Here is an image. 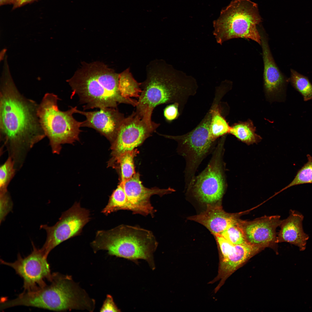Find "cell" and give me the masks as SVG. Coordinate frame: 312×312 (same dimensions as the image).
<instances>
[{
	"label": "cell",
	"mask_w": 312,
	"mask_h": 312,
	"mask_svg": "<svg viewBox=\"0 0 312 312\" xmlns=\"http://www.w3.org/2000/svg\"><path fill=\"white\" fill-rule=\"evenodd\" d=\"M13 0H0L1 5L7 4L12 3Z\"/></svg>",
	"instance_id": "1f68e13d"
},
{
	"label": "cell",
	"mask_w": 312,
	"mask_h": 312,
	"mask_svg": "<svg viewBox=\"0 0 312 312\" xmlns=\"http://www.w3.org/2000/svg\"><path fill=\"white\" fill-rule=\"evenodd\" d=\"M180 114L179 106L177 103L169 104L164 110V117L168 122H170L177 119Z\"/></svg>",
	"instance_id": "f1b7e54d"
},
{
	"label": "cell",
	"mask_w": 312,
	"mask_h": 312,
	"mask_svg": "<svg viewBox=\"0 0 312 312\" xmlns=\"http://www.w3.org/2000/svg\"><path fill=\"white\" fill-rule=\"evenodd\" d=\"M120 310L117 307L112 296L108 294L104 302L100 312H119Z\"/></svg>",
	"instance_id": "f546056e"
},
{
	"label": "cell",
	"mask_w": 312,
	"mask_h": 312,
	"mask_svg": "<svg viewBox=\"0 0 312 312\" xmlns=\"http://www.w3.org/2000/svg\"><path fill=\"white\" fill-rule=\"evenodd\" d=\"M146 72V79L141 84L142 92L136 106L135 112L141 118L151 120L154 109L162 104L177 103L181 113L189 99L197 92L198 85L193 77L164 61L151 62Z\"/></svg>",
	"instance_id": "7a4b0ae2"
},
{
	"label": "cell",
	"mask_w": 312,
	"mask_h": 312,
	"mask_svg": "<svg viewBox=\"0 0 312 312\" xmlns=\"http://www.w3.org/2000/svg\"><path fill=\"white\" fill-rule=\"evenodd\" d=\"M211 115L208 112L198 125L190 132L180 135H171L158 133L166 138L176 141L177 152L186 162L185 177L187 186L195 176L199 165L213 148L215 140L211 136L210 123Z\"/></svg>",
	"instance_id": "ba28073f"
},
{
	"label": "cell",
	"mask_w": 312,
	"mask_h": 312,
	"mask_svg": "<svg viewBox=\"0 0 312 312\" xmlns=\"http://www.w3.org/2000/svg\"><path fill=\"white\" fill-rule=\"evenodd\" d=\"M223 95L216 93L210 110L211 114L210 132L212 136L215 140L229 133L231 127L222 116L220 108L219 102Z\"/></svg>",
	"instance_id": "d6986e66"
},
{
	"label": "cell",
	"mask_w": 312,
	"mask_h": 312,
	"mask_svg": "<svg viewBox=\"0 0 312 312\" xmlns=\"http://www.w3.org/2000/svg\"><path fill=\"white\" fill-rule=\"evenodd\" d=\"M39 106L19 92L10 76L2 77L0 140L17 170L22 166L30 150L46 136L38 115Z\"/></svg>",
	"instance_id": "6da1fadb"
},
{
	"label": "cell",
	"mask_w": 312,
	"mask_h": 312,
	"mask_svg": "<svg viewBox=\"0 0 312 312\" xmlns=\"http://www.w3.org/2000/svg\"><path fill=\"white\" fill-rule=\"evenodd\" d=\"M159 125L153 121L150 122L141 118L135 112L125 118L112 142V164L122 154L141 145Z\"/></svg>",
	"instance_id": "7c38bea8"
},
{
	"label": "cell",
	"mask_w": 312,
	"mask_h": 312,
	"mask_svg": "<svg viewBox=\"0 0 312 312\" xmlns=\"http://www.w3.org/2000/svg\"><path fill=\"white\" fill-rule=\"evenodd\" d=\"M16 170L13 160L8 157L0 168V193L8 191V186L14 177Z\"/></svg>",
	"instance_id": "484cf974"
},
{
	"label": "cell",
	"mask_w": 312,
	"mask_h": 312,
	"mask_svg": "<svg viewBox=\"0 0 312 312\" xmlns=\"http://www.w3.org/2000/svg\"><path fill=\"white\" fill-rule=\"evenodd\" d=\"M304 218L300 213L291 209L288 217L282 220L277 242L289 243L298 247L300 251L304 250L309 237L303 230Z\"/></svg>",
	"instance_id": "e0dca14e"
},
{
	"label": "cell",
	"mask_w": 312,
	"mask_h": 312,
	"mask_svg": "<svg viewBox=\"0 0 312 312\" xmlns=\"http://www.w3.org/2000/svg\"><path fill=\"white\" fill-rule=\"evenodd\" d=\"M60 99L52 93H46L39 104L38 114L46 136L48 138L53 153L59 154L62 144L78 140L82 122L73 116L77 107L60 110L57 102Z\"/></svg>",
	"instance_id": "52a82bcc"
},
{
	"label": "cell",
	"mask_w": 312,
	"mask_h": 312,
	"mask_svg": "<svg viewBox=\"0 0 312 312\" xmlns=\"http://www.w3.org/2000/svg\"><path fill=\"white\" fill-rule=\"evenodd\" d=\"M158 245L151 231L124 224L108 230L97 231L90 243L95 253L105 250L109 255L133 261L144 259L153 270L155 268L153 254Z\"/></svg>",
	"instance_id": "5b68a950"
},
{
	"label": "cell",
	"mask_w": 312,
	"mask_h": 312,
	"mask_svg": "<svg viewBox=\"0 0 312 312\" xmlns=\"http://www.w3.org/2000/svg\"><path fill=\"white\" fill-rule=\"evenodd\" d=\"M281 221L279 216H265L250 221L240 219L238 224L247 242L264 248L277 243L276 230Z\"/></svg>",
	"instance_id": "5bb4252c"
},
{
	"label": "cell",
	"mask_w": 312,
	"mask_h": 312,
	"mask_svg": "<svg viewBox=\"0 0 312 312\" xmlns=\"http://www.w3.org/2000/svg\"><path fill=\"white\" fill-rule=\"evenodd\" d=\"M289 81L294 88L302 95L305 101L312 99V84L307 78L291 69Z\"/></svg>",
	"instance_id": "cb8c5ba5"
},
{
	"label": "cell",
	"mask_w": 312,
	"mask_h": 312,
	"mask_svg": "<svg viewBox=\"0 0 312 312\" xmlns=\"http://www.w3.org/2000/svg\"><path fill=\"white\" fill-rule=\"evenodd\" d=\"M136 148L125 152L119 157L113 165H116L119 169L120 181H125L130 179L136 173L134 159L138 153Z\"/></svg>",
	"instance_id": "7402d4cb"
},
{
	"label": "cell",
	"mask_w": 312,
	"mask_h": 312,
	"mask_svg": "<svg viewBox=\"0 0 312 312\" xmlns=\"http://www.w3.org/2000/svg\"><path fill=\"white\" fill-rule=\"evenodd\" d=\"M35 0H13V8H16L31 2Z\"/></svg>",
	"instance_id": "4dcf8cb0"
},
{
	"label": "cell",
	"mask_w": 312,
	"mask_h": 312,
	"mask_svg": "<svg viewBox=\"0 0 312 312\" xmlns=\"http://www.w3.org/2000/svg\"><path fill=\"white\" fill-rule=\"evenodd\" d=\"M120 210H126V197L123 184L120 182L110 196L108 203L101 212L106 216Z\"/></svg>",
	"instance_id": "603a6c76"
},
{
	"label": "cell",
	"mask_w": 312,
	"mask_h": 312,
	"mask_svg": "<svg viewBox=\"0 0 312 312\" xmlns=\"http://www.w3.org/2000/svg\"><path fill=\"white\" fill-rule=\"evenodd\" d=\"M261 21L256 3L250 0H234L214 21L213 34L220 44L231 39L242 38L260 45L261 36L257 26Z\"/></svg>",
	"instance_id": "8992f818"
},
{
	"label": "cell",
	"mask_w": 312,
	"mask_h": 312,
	"mask_svg": "<svg viewBox=\"0 0 312 312\" xmlns=\"http://www.w3.org/2000/svg\"><path fill=\"white\" fill-rule=\"evenodd\" d=\"M225 136L221 137L205 168L195 176L186 187L188 192L200 202L213 204L220 201L226 188L223 160Z\"/></svg>",
	"instance_id": "9c48e42d"
},
{
	"label": "cell",
	"mask_w": 312,
	"mask_h": 312,
	"mask_svg": "<svg viewBox=\"0 0 312 312\" xmlns=\"http://www.w3.org/2000/svg\"><path fill=\"white\" fill-rule=\"evenodd\" d=\"M307 161L297 172L291 182L282 190L293 186L305 184H312V156L307 155Z\"/></svg>",
	"instance_id": "d4e9b609"
},
{
	"label": "cell",
	"mask_w": 312,
	"mask_h": 312,
	"mask_svg": "<svg viewBox=\"0 0 312 312\" xmlns=\"http://www.w3.org/2000/svg\"><path fill=\"white\" fill-rule=\"evenodd\" d=\"M0 223L3 221L8 214L11 211L13 203L8 192L0 193Z\"/></svg>",
	"instance_id": "83f0119b"
},
{
	"label": "cell",
	"mask_w": 312,
	"mask_h": 312,
	"mask_svg": "<svg viewBox=\"0 0 312 312\" xmlns=\"http://www.w3.org/2000/svg\"><path fill=\"white\" fill-rule=\"evenodd\" d=\"M238 222L230 226L220 234L224 238L234 245L240 244L247 242Z\"/></svg>",
	"instance_id": "4316f807"
},
{
	"label": "cell",
	"mask_w": 312,
	"mask_h": 312,
	"mask_svg": "<svg viewBox=\"0 0 312 312\" xmlns=\"http://www.w3.org/2000/svg\"><path fill=\"white\" fill-rule=\"evenodd\" d=\"M120 182L123 184L126 196V210L132 211L134 214L145 216L149 215L153 217L156 211L151 203L152 196L156 194L161 197L175 191L170 187L166 189L146 187L142 184L138 172L129 179Z\"/></svg>",
	"instance_id": "4fadbf2b"
},
{
	"label": "cell",
	"mask_w": 312,
	"mask_h": 312,
	"mask_svg": "<svg viewBox=\"0 0 312 312\" xmlns=\"http://www.w3.org/2000/svg\"><path fill=\"white\" fill-rule=\"evenodd\" d=\"M119 74L103 63H85L67 82L84 110L97 108L117 109L118 104L136 107L138 101L122 97L119 87Z\"/></svg>",
	"instance_id": "277c9868"
},
{
	"label": "cell",
	"mask_w": 312,
	"mask_h": 312,
	"mask_svg": "<svg viewBox=\"0 0 312 312\" xmlns=\"http://www.w3.org/2000/svg\"><path fill=\"white\" fill-rule=\"evenodd\" d=\"M49 284L36 290L23 291L12 300L2 299L0 310L25 306L57 311L72 310L93 311L95 300L75 282L72 276L58 272L52 273Z\"/></svg>",
	"instance_id": "3957f363"
},
{
	"label": "cell",
	"mask_w": 312,
	"mask_h": 312,
	"mask_svg": "<svg viewBox=\"0 0 312 312\" xmlns=\"http://www.w3.org/2000/svg\"><path fill=\"white\" fill-rule=\"evenodd\" d=\"M141 84L134 79L129 68L119 74V89L122 96L125 98H139L142 92Z\"/></svg>",
	"instance_id": "44dd1931"
},
{
	"label": "cell",
	"mask_w": 312,
	"mask_h": 312,
	"mask_svg": "<svg viewBox=\"0 0 312 312\" xmlns=\"http://www.w3.org/2000/svg\"><path fill=\"white\" fill-rule=\"evenodd\" d=\"M33 250L27 256L23 258L19 254L13 262L1 259V263L11 267L22 278L23 291H30L40 289L52 277L47 255L41 248H37L33 244Z\"/></svg>",
	"instance_id": "8fae6325"
},
{
	"label": "cell",
	"mask_w": 312,
	"mask_h": 312,
	"mask_svg": "<svg viewBox=\"0 0 312 312\" xmlns=\"http://www.w3.org/2000/svg\"><path fill=\"white\" fill-rule=\"evenodd\" d=\"M90 211L75 202L63 213L53 226L41 225L40 227L46 232V241L41 248L47 255L59 244L70 238L79 235L83 227L90 220Z\"/></svg>",
	"instance_id": "30bf717a"
},
{
	"label": "cell",
	"mask_w": 312,
	"mask_h": 312,
	"mask_svg": "<svg viewBox=\"0 0 312 312\" xmlns=\"http://www.w3.org/2000/svg\"><path fill=\"white\" fill-rule=\"evenodd\" d=\"M260 34L264 64V88L267 94L273 95L281 90L285 83V79L274 59L268 37L264 34Z\"/></svg>",
	"instance_id": "ac0fdd59"
},
{
	"label": "cell",
	"mask_w": 312,
	"mask_h": 312,
	"mask_svg": "<svg viewBox=\"0 0 312 312\" xmlns=\"http://www.w3.org/2000/svg\"><path fill=\"white\" fill-rule=\"evenodd\" d=\"M220 202L207 204L205 211L187 219L202 224L213 235L221 234L230 226L238 222L241 213L225 212Z\"/></svg>",
	"instance_id": "2e32d148"
},
{
	"label": "cell",
	"mask_w": 312,
	"mask_h": 312,
	"mask_svg": "<svg viewBox=\"0 0 312 312\" xmlns=\"http://www.w3.org/2000/svg\"><path fill=\"white\" fill-rule=\"evenodd\" d=\"M75 113L84 116L86 119L82 122L81 127L93 128L107 138L112 142L115 139L120 127L125 117L117 109L106 107L99 110L85 112L78 109Z\"/></svg>",
	"instance_id": "9a60e30c"
},
{
	"label": "cell",
	"mask_w": 312,
	"mask_h": 312,
	"mask_svg": "<svg viewBox=\"0 0 312 312\" xmlns=\"http://www.w3.org/2000/svg\"><path fill=\"white\" fill-rule=\"evenodd\" d=\"M256 129L252 121L248 120L234 124L231 127L229 133L240 141L248 145L259 142L261 137L255 133Z\"/></svg>",
	"instance_id": "ffe728a7"
}]
</instances>
